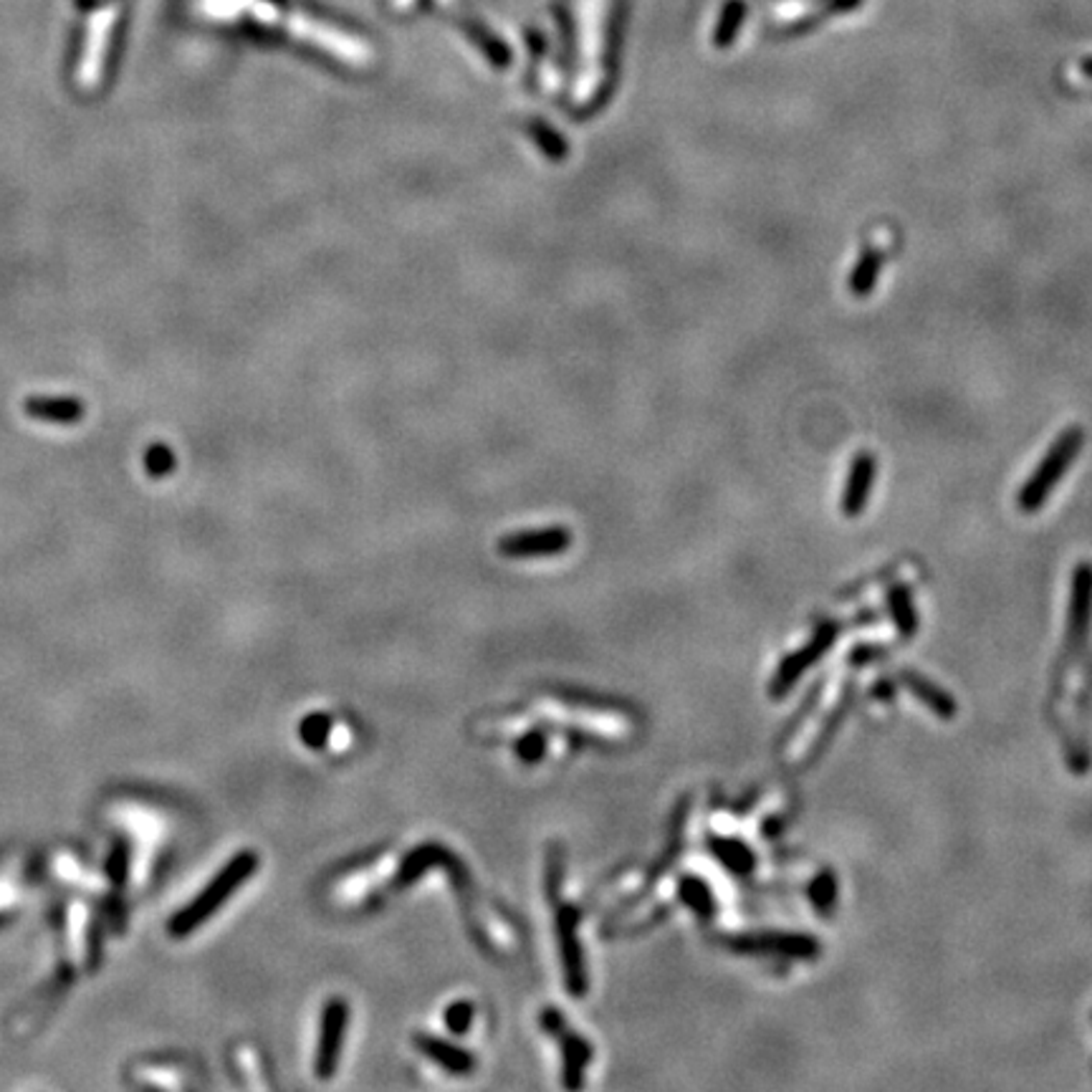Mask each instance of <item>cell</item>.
I'll return each instance as SVG.
<instances>
[{
  "label": "cell",
  "instance_id": "obj_31",
  "mask_svg": "<svg viewBox=\"0 0 1092 1092\" xmlns=\"http://www.w3.org/2000/svg\"><path fill=\"white\" fill-rule=\"evenodd\" d=\"M415 3L417 0H389V8L398 10V14H403V10H410Z\"/></svg>",
  "mask_w": 1092,
  "mask_h": 1092
},
{
  "label": "cell",
  "instance_id": "obj_12",
  "mask_svg": "<svg viewBox=\"0 0 1092 1092\" xmlns=\"http://www.w3.org/2000/svg\"><path fill=\"white\" fill-rule=\"evenodd\" d=\"M541 711L549 713L554 721L572 723L580 731H589V734H598L602 739H623L628 734L630 721L625 716H612V713H587L584 706L575 704H549Z\"/></svg>",
  "mask_w": 1092,
  "mask_h": 1092
},
{
  "label": "cell",
  "instance_id": "obj_7",
  "mask_svg": "<svg viewBox=\"0 0 1092 1092\" xmlns=\"http://www.w3.org/2000/svg\"><path fill=\"white\" fill-rule=\"evenodd\" d=\"M347 1024H350V1007L347 1001L332 999L322 1012V1026H319L316 1042V1060L314 1072L319 1080H329L339 1067L341 1044L347 1037Z\"/></svg>",
  "mask_w": 1092,
  "mask_h": 1092
},
{
  "label": "cell",
  "instance_id": "obj_18",
  "mask_svg": "<svg viewBox=\"0 0 1092 1092\" xmlns=\"http://www.w3.org/2000/svg\"><path fill=\"white\" fill-rule=\"evenodd\" d=\"M888 605H890V615H893V623H895V628H898V633L903 637L916 635L918 623H916V612H913V598H911V592L903 587V584L890 589Z\"/></svg>",
  "mask_w": 1092,
  "mask_h": 1092
},
{
  "label": "cell",
  "instance_id": "obj_3",
  "mask_svg": "<svg viewBox=\"0 0 1092 1092\" xmlns=\"http://www.w3.org/2000/svg\"><path fill=\"white\" fill-rule=\"evenodd\" d=\"M1085 446V433L1080 425H1070L1060 433V438L1049 446V451L1044 453L1042 463L1037 465V471L1024 481L1022 491L1017 496L1019 509L1024 513H1037L1047 501V496L1058 488L1062 476L1067 474L1072 463H1075L1080 451Z\"/></svg>",
  "mask_w": 1092,
  "mask_h": 1092
},
{
  "label": "cell",
  "instance_id": "obj_32",
  "mask_svg": "<svg viewBox=\"0 0 1092 1092\" xmlns=\"http://www.w3.org/2000/svg\"><path fill=\"white\" fill-rule=\"evenodd\" d=\"M1083 71H1085V74H1088V76H1092V58H1085V61H1083Z\"/></svg>",
  "mask_w": 1092,
  "mask_h": 1092
},
{
  "label": "cell",
  "instance_id": "obj_11",
  "mask_svg": "<svg viewBox=\"0 0 1092 1092\" xmlns=\"http://www.w3.org/2000/svg\"><path fill=\"white\" fill-rule=\"evenodd\" d=\"M835 637H837V625H822V628L817 630V635H814L799 653L784 658V663L779 665V670H777V678L771 681V695H774V699H782L784 693H789L794 683L802 678V672L810 668V665L817 663V660L830 651V645L835 642Z\"/></svg>",
  "mask_w": 1092,
  "mask_h": 1092
},
{
  "label": "cell",
  "instance_id": "obj_19",
  "mask_svg": "<svg viewBox=\"0 0 1092 1092\" xmlns=\"http://www.w3.org/2000/svg\"><path fill=\"white\" fill-rule=\"evenodd\" d=\"M86 908L79 903H71L67 913V941H69V956L81 964L86 959Z\"/></svg>",
  "mask_w": 1092,
  "mask_h": 1092
},
{
  "label": "cell",
  "instance_id": "obj_21",
  "mask_svg": "<svg viewBox=\"0 0 1092 1092\" xmlns=\"http://www.w3.org/2000/svg\"><path fill=\"white\" fill-rule=\"evenodd\" d=\"M743 16H746V5L741 3V0H731L729 5L723 8L721 14V21H718V28H716V46L718 49H726V46L734 44L736 39V31L741 28V21Z\"/></svg>",
  "mask_w": 1092,
  "mask_h": 1092
},
{
  "label": "cell",
  "instance_id": "obj_1",
  "mask_svg": "<svg viewBox=\"0 0 1092 1092\" xmlns=\"http://www.w3.org/2000/svg\"><path fill=\"white\" fill-rule=\"evenodd\" d=\"M612 0H577V28H580V76H577L575 99L589 102L605 79L607 26H610Z\"/></svg>",
  "mask_w": 1092,
  "mask_h": 1092
},
{
  "label": "cell",
  "instance_id": "obj_2",
  "mask_svg": "<svg viewBox=\"0 0 1092 1092\" xmlns=\"http://www.w3.org/2000/svg\"><path fill=\"white\" fill-rule=\"evenodd\" d=\"M258 870V855L246 849V853L235 855L230 863L212 878L208 888L195 898L185 911H180L177 916L170 920V936L173 938H185L191 936L200 923H205L223 903L230 900V895L248 883L253 878V872Z\"/></svg>",
  "mask_w": 1092,
  "mask_h": 1092
},
{
  "label": "cell",
  "instance_id": "obj_10",
  "mask_svg": "<svg viewBox=\"0 0 1092 1092\" xmlns=\"http://www.w3.org/2000/svg\"><path fill=\"white\" fill-rule=\"evenodd\" d=\"M572 534L562 527L539 529V531H518V534L506 536L499 541V552L509 559H536V557H557L569 549Z\"/></svg>",
  "mask_w": 1092,
  "mask_h": 1092
},
{
  "label": "cell",
  "instance_id": "obj_9",
  "mask_svg": "<svg viewBox=\"0 0 1092 1092\" xmlns=\"http://www.w3.org/2000/svg\"><path fill=\"white\" fill-rule=\"evenodd\" d=\"M726 946L739 954L759 956H784V959L810 961L819 956L817 938L805 934H759V936H736L726 941Z\"/></svg>",
  "mask_w": 1092,
  "mask_h": 1092
},
{
  "label": "cell",
  "instance_id": "obj_8",
  "mask_svg": "<svg viewBox=\"0 0 1092 1092\" xmlns=\"http://www.w3.org/2000/svg\"><path fill=\"white\" fill-rule=\"evenodd\" d=\"M577 911L572 906H559L557 918H554V929H557V946H559V959H562L564 969V982L566 987L575 996L587 994V969H584V956L580 938H577Z\"/></svg>",
  "mask_w": 1092,
  "mask_h": 1092
},
{
  "label": "cell",
  "instance_id": "obj_5",
  "mask_svg": "<svg viewBox=\"0 0 1092 1092\" xmlns=\"http://www.w3.org/2000/svg\"><path fill=\"white\" fill-rule=\"evenodd\" d=\"M539 1022L544 1026V1032H549V1035L557 1040L559 1049H562V1085L569 1090L582 1088L584 1067L592 1062V1047H589V1042L582 1040V1037L564 1022L559 1009L554 1007L541 1009Z\"/></svg>",
  "mask_w": 1092,
  "mask_h": 1092
},
{
  "label": "cell",
  "instance_id": "obj_24",
  "mask_svg": "<svg viewBox=\"0 0 1092 1092\" xmlns=\"http://www.w3.org/2000/svg\"><path fill=\"white\" fill-rule=\"evenodd\" d=\"M716 855L723 860L726 865L734 867V870H739V872L752 870V863H754L752 853H748L743 845H739V842H734V840L716 842Z\"/></svg>",
  "mask_w": 1092,
  "mask_h": 1092
},
{
  "label": "cell",
  "instance_id": "obj_16",
  "mask_svg": "<svg viewBox=\"0 0 1092 1092\" xmlns=\"http://www.w3.org/2000/svg\"><path fill=\"white\" fill-rule=\"evenodd\" d=\"M883 263H885V256L881 248L867 246L863 251V256H860L858 263H855L853 274H849L847 286H849V291H853V297L865 299L875 291L878 279H881Z\"/></svg>",
  "mask_w": 1092,
  "mask_h": 1092
},
{
  "label": "cell",
  "instance_id": "obj_29",
  "mask_svg": "<svg viewBox=\"0 0 1092 1092\" xmlns=\"http://www.w3.org/2000/svg\"><path fill=\"white\" fill-rule=\"evenodd\" d=\"M812 898H814V903H817L819 908H828L830 903H832V898H835V881H832L830 875L819 878V881L814 883Z\"/></svg>",
  "mask_w": 1092,
  "mask_h": 1092
},
{
  "label": "cell",
  "instance_id": "obj_20",
  "mask_svg": "<svg viewBox=\"0 0 1092 1092\" xmlns=\"http://www.w3.org/2000/svg\"><path fill=\"white\" fill-rule=\"evenodd\" d=\"M28 412L33 417H46V421H76L81 415V407L71 400H33L28 403Z\"/></svg>",
  "mask_w": 1092,
  "mask_h": 1092
},
{
  "label": "cell",
  "instance_id": "obj_6",
  "mask_svg": "<svg viewBox=\"0 0 1092 1092\" xmlns=\"http://www.w3.org/2000/svg\"><path fill=\"white\" fill-rule=\"evenodd\" d=\"M117 18H120V8H117V5H104V8L94 10L92 18H88L84 56H81L79 74H76V79H79V86L86 88V92L97 88L99 79H102L104 64H106V51H109L111 33H115V26H117Z\"/></svg>",
  "mask_w": 1092,
  "mask_h": 1092
},
{
  "label": "cell",
  "instance_id": "obj_17",
  "mask_svg": "<svg viewBox=\"0 0 1092 1092\" xmlns=\"http://www.w3.org/2000/svg\"><path fill=\"white\" fill-rule=\"evenodd\" d=\"M903 683H906V688L916 695L920 704L929 706L936 716H941V718L956 716V704L951 695L943 693L941 688H936L934 683L925 681L923 676H918V672H903Z\"/></svg>",
  "mask_w": 1092,
  "mask_h": 1092
},
{
  "label": "cell",
  "instance_id": "obj_26",
  "mask_svg": "<svg viewBox=\"0 0 1092 1092\" xmlns=\"http://www.w3.org/2000/svg\"><path fill=\"white\" fill-rule=\"evenodd\" d=\"M471 1022H474V1005H468V1001H456L446 1009V1026L453 1035H465L471 1030Z\"/></svg>",
  "mask_w": 1092,
  "mask_h": 1092
},
{
  "label": "cell",
  "instance_id": "obj_22",
  "mask_svg": "<svg viewBox=\"0 0 1092 1092\" xmlns=\"http://www.w3.org/2000/svg\"><path fill=\"white\" fill-rule=\"evenodd\" d=\"M681 895H683V900H686L688 906L693 908V911L699 913L701 918H711L713 916L711 893H708L706 885L701 883V881H695V878H686V881H681Z\"/></svg>",
  "mask_w": 1092,
  "mask_h": 1092
},
{
  "label": "cell",
  "instance_id": "obj_27",
  "mask_svg": "<svg viewBox=\"0 0 1092 1092\" xmlns=\"http://www.w3.org/2000/svg\"><path fill=\"white\" fill-rule=\"evenodd\" d=\"M21 890L23 885L18 883L16 870H5L0 875V913H8L21 903Z\"/></svg>",
  "mask_w": 1092,
  "mask_h": 1092
},
{
  "label": "cell",
  "instance_id": "obj_14",
  "mask_svg": "<svg viewBox=\"0 0 1092 1092\" xmlns=\"http://www.w3.org/2000/svg\"><path fill=\"white\" fill-rule=\"evenodd\" d=\"M1092 623V564L1080 562L1072 575L1070 594V625H1067V640L1080 642L1088 635Z\"/></svg>",
  "mask_w": 1092,
  "mask_h": 1092
},
{
  "label": "cell",
  "instance_id": "obj_28",
  "mask_svg": "<svg viewBox=\"0 0 1092 1092\" xmlns=\"http://www.w3.org/2000/svg\"><path fill=\"white\" fill-rule=\"evenodd\" d=\"M534 137H536V145H539L541 150L547 152V155L559 157V155H562V152H564L562 139H559L557 134H554L549 127L544 129V127H541V124H534Z\"/></svg>",
  "mask_w": 1092,
  "mask_h": 1092
},
{
  "label": "cell",
  "instance_id": "obj_13",
  "mask_svg": "<svg viewBox=\"0 0 1092 1092\" xmlns=\"http://www.w3.org/2000/svg\"><path fill=\"white\" fill-rule=\"evenodd\" d=\"M878 476V458L872 453L860 451L849 463V474L842 491V513L845 516H860L865 511L867 499H870L872 486Z\"/></svg>",
  "mask_w": 1092,
  "mask_h": 1092
},
{
  "label": "cell",
  "instance_id": "obj_15",
  "mask_svg": "<svg viewBox=\"0 0 1092 1092\" xmlns=\"http://www.w3.org/2000/svg\"><path fill=\"white\" fill-rule=\"evenodd\" d=\"M412 1042H415L417 1052L425 1055L430 1062H435V1065L442 1067L446 1072H451V1075H471V1072H474V1055L456 1047L453 1042H446L433 1035H423V1032L412 1037Z\"/></svg>",
  "mask_w": 1092,
  "mask_h": 1092
},
{
  "label": "cell",
  "instance_id": "obj_4",
  "mask_svg": "<svg viewBox=\"0 0 1092 1092\" xmlns=\"http://www.w3.org/2000/svg\"><path fill=\"white\" fill-rule=\"evenodd\" d=\"M283 26L288 28L297 39L309 41V44L319 46V49L329 51L336 58H345L350 64H367L372 58V51L367 44H362L354 35L339 31V28L327 26V23L316 21V18L304 16V14H291L279 18Z\"/></svg>",
  "mask_w": 1092,
  "mask_h": 1092
},
{
  "label": "cell",
  "instance_id": "obj_30",
  "mask_svg": "<svg viewBox=\"0 0 1092 1092\" xmlns=\"http://www.w3.org/2000/svg\"><path fill=\"white\" fill-rule=\"evenodd\" d=\"M860 5H863V0H824V3H822V10H819L817 18L837 16V14H849V10H858Z\"/></svg>",
  "mask_w": 1092,
  "mask_h": 1092
},
{
  "label": "cell",
  "instance_id": "obj_23",
  "mask_svg": "<svg viewBox=\"0 0 1092 1092\" xmlns=\"http://www.w3.org/2000/svg\"><path fill=\"white\" fill-rule=\"evenodd\" d=\"M332 721H329L327 716H322V713H314V716H309L306 721H301V739L309 743L311 748H322L324 743L329 741V736H332Z\"/></svg>",
  "mask_w": 1092,
  "mask_h": 1092
},
{
  "label": "cell",
  "instance_id": "obj_25",
  "mask_svg": "<svg viewBox=\"0 0 1092 1092\" xmlns=\"http://www.w3.org/2000/svg\"><path fill=\"white\" fill-rule=\"evenodd\" d=\"M544 754H547V739H544V734H539V731H529V734H524L516 743V757L522 761H527V764H536V761L544 759Z\"/></svg>",
  "mask_w": 1092,
  "mask_h": 1092
}]
</instances>
